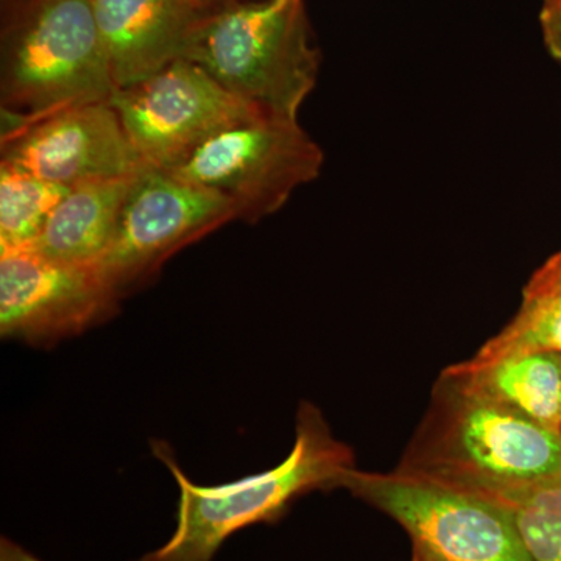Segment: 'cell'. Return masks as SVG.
I'll use <instances>...</instances> for the list:
<instances>
[{
    "mask_svg": "<svg viewBox=\"0 0 561 561\" xmlns=\"http://www.w3.org/2000/svg\"><path fill=\"white\" fill-rule=\"evenodd\" d=\"M153 454L171 470L180 490L176 526L157 551L138 561H213L236 531L278 522L302 494L341 486L354 468L353 451L332 435L316 405L298 409L297 434L289 456L272 470L219 485L192 482L168 443L151 442Z\"/></svg>",
    "mask_w": 561,
    "mask_h": 561,
    "instance_id": "1",
    "label": "cell"
},
{
    "mask_svg": "<svg viewBox=\"0 0 561 561\" xmlns=\"http://www.w3.org/2000/svg\"><path fill=\"white\" fill-rule=\"evenodd\" d=\"M398 471L479 493L561 476V432L443 375Z\"/></svg>",
    "mask_w": 561,
    "mask_h": 561,
    "instance_id": "2",
    "label": "cell"
},
{
    "mask_svg": "<svg viewBox=\"0 0 561 561\" xmlns=\"http://www.w3.org/2000/svg\"><path fill=\"white\" fill-rule=\"evenodd\" d=\"M184 58L236 98L284 119H298L321 62L305 0H239L202 18Z\"/></svg>",
    "mask_w": 561,
    "mask_h": 561,
    "instance_id": "3",
    "label": "cell"
},
{
    "mask_svg": "<svg viewBox=\"0 0 561 561\" xmlns=\"http://www.w3.org/2000/svg\"><path fill=\"white\" fill-rule=\"evenodd\" d=\"M116 90L90 0H0L2 108L41 117Z\"/></svg>",
    "mask_w": 561,
    "mask_h": 561,
    "instance_id": "4",
    "label": "cell"
},
{
    "mask_svg": "<svg viewBox=\"0 0 561 561\" xmlns=\"http://www.w3.org/2000/svg\"><path fill=\"white\" fill-rule=\"evenodd\" d=\"M341 486L401 524L413 546L442 561H535L512 513L486 494L398 470L353 468Z\"/></svg>",
    "mask_w": 561,
    "mask_h": 561,
    "instance_id": "5",
    "label": "cell"
},
{
    "mask_svg": "<svg viewBox=\"0 0 561 561\" xmlns=\"http://www.w3.org/2000/svg\"><path fill=\"white\" fill-rule=\"evenodd\" d=\"M323 162L298 119L261 114L214 136L168 172L227 198L238 220L257 224L319 179Z\"/></svg>",
    "mask_w": 561,
    "mask_h": 561,
    "instance_id": "6",
    "label": "cell"
},
{
    "mask_svg": "<svg viewBox=\"0 0 561 561\" xmlns=\"http://www.w3.org/2000/svg\"><path fill=\"white\" fill-rule=\"evenodd\" d=\"M139 157L173 171L214 136L261 116L186 58L119 88L111 98Z\"/></svg>",
    "mask_w": 561,
    "mask_h": 561,
    "instance_id": "7",
    "label": "cell"
},
{
    "mask_svg": "<svg viewBox=\"0 0 561 561\" xmlns=\"http://www.w3.org/2000/svg\"><path fill=\"white\" fill-rule=\"evenodd\" d=\"M232 220L238 216L227 198L147 165L128 192L116 234L99 268L124 298L173 254Z\"/></svg>",
    "mask_w": 561,
    "mask_h": 561,
    "instance_id": "8",
    "label": "cell"
},
{
    "mask_svg": "<svg viewBox=\"0 0 561 561\" xmlns=\"http://www.w3.org/2000/svg\"><path fill=\"white\" fill-rule=\"evenodd\" d=\"M122 297L99 265L51 260L35 249L0 253V334L49 348L108 321Z\"/></svg>",
    "mask_w": 561,
    "mask_h": 561,
    "instance_id": "9",
    "label": "cell"
},
{
    "mask_svg": "<svg viewBox=\"0 0 561 561\" xmlns=\"http://www.w3.org/2000/svg\"><path fill=\"white\" fill-rule=\"evenodd\" d=\"M2 161L68 190L147 168L110 101L41 117L2 108Z\"/></svg>",
    "mask_w": 561,
    "mask_h": 561,
    "instance_id": "10",
    "label": "cell"
},
{
    "mask_svg": "<svg viewBox=\"0 0 561 561\" xmlns=\"http://www.w3.org/2000/svg\"><path fill=\"white\" fill-rule=\"evenodd\" d=\"M117 90L184 58L197 14L181 0H90Z\"/></svg>",
    "mask_w": 561,
    "mask_h": 561,
    "instance_id": "11",
    "label": "cell"
},
{
    "mask_svg": "<svg viewBox=\"0 0 561 561\" xmlns=\"http://www.w3.org/2000/svg\"><path fill=\"white\" fill-rule=\"evenodd\" d=\"M139 173L70 187L32 249L51 260L98 265L113 242L122 208Z\"/></svg>",
    "mask_w": 561,
    "mask_h": 561,
    "instance_id": "12",
    "label": "cell"
},
{
    "mask_svg": "<svg viewBox=\"0 0 561 561\" xmlns=\"http://www.w3.org/2000/svg\"><path fill=\"white\" fill-rule=\"evenodd\" d=\"M443 375L561 432V354L523 351L454 365Z\"/></svg>",
    "mask_w": 561,
    "mask_h": 561,
    "instance_id": "13",
    "label": "cell"
},
{
    "mask_svg": "<svg viewBox=\"0 0 561 561\" xmlns=\"http://www.w3.org/2000/svg\"><path fill=\"white\" fill-rule=\"evenodd\" d=\"M523 351L561 354V251L531 276L519 312L472 359Z\"/></svg>",
    "mask_w": 561,
    "mask_h": 561,
    "instance_id": "14",
    "label": "cell"
},
{
    "mask_svg": "<svg viewBox=\"0 0 561 561\" xmlns=\"http://www.w3.org/2000/svg\"><path fill=\"white\" fill-rule=\"evenodd\" d=\"M68 191L0 161V253L35 245L51 210Z\"/></svg>",
    "mask_w": 561,
    "mask_h": 561,
    "instance_id": "15",
    "label": "cell"
},
{
    "mask_svg": "<svg viewBox=\"0 0 561 561\" xmlns=\"http://www.w3.org/2000/svg\"><path fill=\"white\" fill-rule=\"evenodd\" d=\"M482 494L500 501L512 513L531 559L561 561V476Z\"/></svg>",
    "mask_w": 561,
    "mask_h": 561,
    "instance_id": "16",
    "label": "cell"
},
{
    "mask_svg": "<svg viewBox=\"0 0 561 561\" xmlns=\"http://www.w3.org/2000/svg\"><path fill=\"white\" fill-rule=\"evenodd\" d=\"M540 24L549 54L561 65V0H542Z\"/></svg>",
    "mask_w": 561,
    "mask_h": 561,
    "instance_id": "17",
    "label": "cell"
},
{
    "mask_svg": "<svg viewBox=\"0 0 561 561\" xmlns=\"http://www.w3.org/2000/svg\"><path fill=\"white\" fill-rule=\"evenodd\" d=\"M184 5L197 14L198 18H206L209 14L217 13V11L227 9L231 3L239 2V0H181Z\"/></svg>",
    "mask_w": 561,
    "mask_h": 561,
    "instance_id": "18",
    "label": "cell"
},
{
    "mask_svg": "<svg viewBox=\"0 0 561 561\" xmlns=\"http://www.w3.org/2000/svg\"><path fill=\"white\" fill-rule=\"evenodd\" d=\"M0 561H43L33 553L25 551L22 546L11 541L10 538H2L0 541Z\"/></svg>",
    "mask_w": 561,
    "mask_h": 561,
    "instance_id": "19",
    "label": "cell"
},
{
    "mask_svg": "<svg viewBox=\"0 0 561 561\" xmlns=\"http://www.w3.org/2000/svg\"><path fill=\"white\" fill-rule=\"evenodd\" d=\"M412 561H442L437 557L432 556L431 552L424 551L419 546H413V560Z\"/></svg>",
    "mask_w": 561,
    "mask_h": 561,
    "instance_id": "20",
    "label": "cell"
}]
</instances>
